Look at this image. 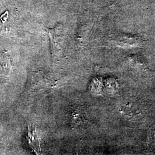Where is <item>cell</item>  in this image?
I'll list each match as a JSON object with an SVG mask.
<instances>
[{"label":"cell","mask_w":155,"mask_h":155,"mask_svg":"<svg viewBox=\"0 0 155 155\" xmlns=\"http://www.w3.org/2000/svg\"><path fill=\"white\" fill-rule=\"evenodd\" d=\"M129 64L136 68H143L145 67V63L143 58L139 55H132L128 58Z\"/></svg>","instance_id":"5b68a950"},{"label":"cell","mask_w":155,"mask_h":155,"mask_svg":"<svg viewBox=\"0 0 155 155\" xmlns=\"http://www.w3.org/2000/svg\"><path fill=\"white\" fill-rule=\"evenodd\" d=\"M28 134L29 138V143L31 145V147L32 148H35L34 149H35V151L38 152V150H40V148H39V140L37 138L36 134L33 130L32 132H30L29 130Z\"/></svg>","instance_id":"8992f818"},{"label":"cell","mask_w":155,"mask_h":155,"mask_svg":"<svg viewBox=\"0 0 155 155\" xmlns=\"http://www.w3.org/2000/svg\"><path fill=\"white\" fill-rule=\"evenodd\" d=\"M50 38V49L52 56L58 59L61 55L64 41V33L62 25L59 24L54 28L45 27Z\"/></svg>","instance_id":"6da1fadb"},{"label":"cell","mask_w":155,"mask_h":155,"mask_svg":"<svg viewBox=\"0 0 155 155\" xmlns=\"http://www.w3.org/2000/svg\"><path fill=\"white\" fill-rule=\"evenodd\" d=\"M112 41L123 48H133L141 46L144 43V40L138 35L119 33L113 36Z\"/></svg>","instance_id":"7a4b0ae2"},{"label":"cell","mask_w":155,"mask_h":155,"mask_svg":"<svg viewBox=\"0 0 155 155\" xmlns=\"http://www.w3.org/2000/svg\"><path fill=\"white\" fill-rule=\"evenodd\" d=\"M71 125L75 128H81L85 126L87 118L86 114L82 108L80 107H75L70 113Z\"/></svg>","instance_id":"3957f363"},{"label":"cell","mask_w":155,"mask_h":155,"mask_svg":"<svg viewBox=\"0 0 155 155\" xmlns=\"http://www.w3.org/2000/svg\"><path fill=\"white\" fill-rule=\"evenodd\" d=\"M11 59L7 52L0 53V78H6L9 76L12 71Z\"/></svg>","instance_id":"277c9868"}]
</instances>
